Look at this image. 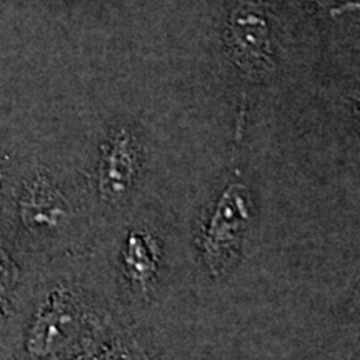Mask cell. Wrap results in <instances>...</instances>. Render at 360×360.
Listing matches in <instances>:
<instances>
[{
    "instance_id": "1",
    "label": "cell",
    "mask_w": 360,
    "mask_h": 360,
    "mask_svg": "<svg viewBox=\"0 0 360 360\" xmlns=\"http://www.w3.org/2000/svg\"><path fill=\"white\" fill-rule=\"evenodd\" d=\"M15 224L32 240L57 237L69 220L70 209L62 188L51 174H27L13 199Z\"/></svg>"
},
{
    "instance_id": "4",
    "label": "cell",
    "mask_w": 360,
    "mask_h": 360,
    "mask_svg": "<svg viewBox=\"0 0 360 360\" xmlns=\"http://www.w3.org/2000/svg\"><path fill=\"white\" fill-rule=\"evenodd\" d=\"M152 250L148 247L146 237L134 236L130 237L127 247V265L130 272L137 278H146L152 274V269L155 267L152 262Z\"/></svg>"
},
{
    "instance_id": "2",
    "label": "cell",
    "mask_w": 360,
    "mask_h": 360,
    "mask_svg": "<svg viewBox=\"0 0 360 360\" xmlns=\"http://www.w3.org/2000/svg\"><path fill=\"white\" fill-rule=\"evenodd\" d=\"M249 224V202L245 188L231 186L215 207L205 232V255L210 264L222 260V255L237 244Z\"/></svg>"
},
{
    "instance_id": "5",
    "label": "cell",
    "mask_w": 360,
    "mask_h": 360,
    "mask_svg": "<svg viewBox=\"0 0 360 360\" xmlns=\"http://www.w3.org/2000/svg\"><path fill=\"white\" fill-rule=\"evenodd\" d=\"M6 186H7V172H6V167H4L2 160H0V205H2L4 193H6Z\"/></svg>"
},
{
    "instance_id": "3",
    "label": "cell",
    "mask_w": 360,
    "mask_h": 360,
    "mask_svg": "<svg viewBox=\"0 0 360 360\" xmlns=\"http://www.w3.org/2000/svg\"><path fill=\"white\" fill-rule=\"evenodd\" d=\"M22 289V269L15 257L0 242V332L8 326L19 304Z\"/></svg>"
}]
</instances>
